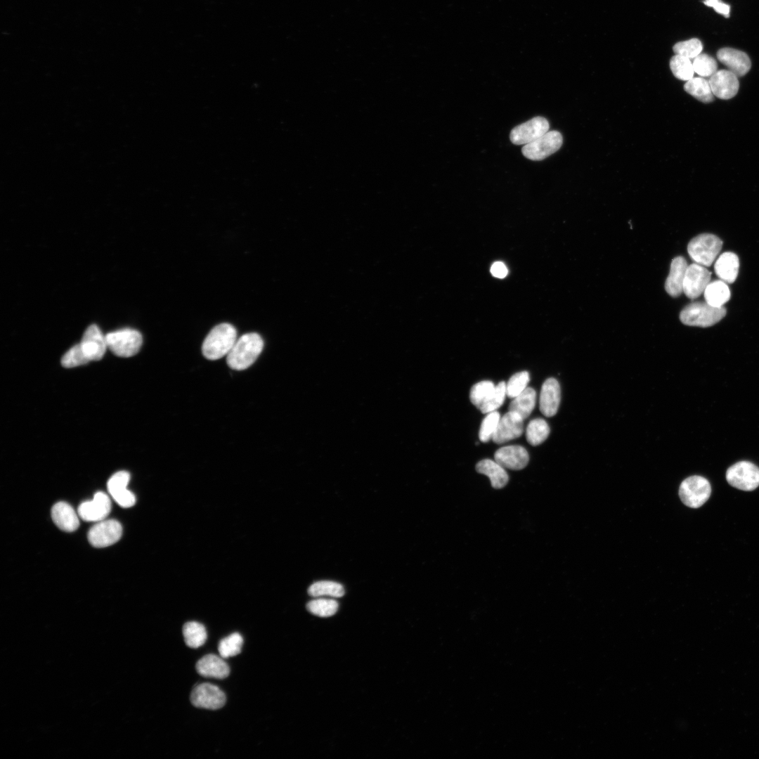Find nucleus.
Here are the masks:
<instances>
[{
  "instance_id": "obj_1",
  "label": "nucleus",
  "mask_w": 759,
  "mask_h": 759,
  "mask_svg": "<svg viewBox=\"0 0 759 759\" xmlns=\"http://www.w3.org/2000/svg\"><path fill=\"white\" fill-rule=\"evenodd\" d=\"M264 342L255 332L246 333L238 339L227 355V363L234 370L249 368L261 353Z\"/></svg>"
},
{
  "instance_id": "obj_2",
  "label": "nucleus",
  "mask_w": 759,
  "mask_h": 759,
  "mask_svg": "<svg viewBox=\"0 0 759 759\" xmlns=\"http://www.w3.org/2000/svg\"><path fill=\"white\" fill-rule=\"evenodd\" d=\"M235 328L229 323L215 326L205 337L202 353L209 360H217L228 355L237 340Z\"/></svg>"
},
{
  "instance_id": "obj_3",
  "label": "nucleus",
  "mask_w": 759,
  "mask_h": 759,
  "mask_svg": "<svg viewBox=\"0 0 759 759\" xmlns=\"http://www.w3.org/2000/svg\"><path fill=\"white\" fill-rule=\"evenodd\" d=\"M725 314L724 306H713L706 301H696L683 308L680 313V319L687 325L707 327L718 323Z\"/></svg>"
},
{
  "instance_id": "obj_4",
  "label": "nucleus",
  "mask_w": 759,
  "mask_h": 759,
  "mask_svg": "<svg viewBox=\"0 0 759 759\" xmlns=\"http://www.w3.org/2000/svg\"><path fill=\"white\" fill-rule=\"evenodd\" d=\"M722 246V240L711 233L700 234L690 240L687 252L692 260L699 265L710 266Z\"/></svg>"
},
{
  "instance_id": "obj_5",
  "label": "nucleus",
  "mask_w": 759,
  "mask_h": 759,
  "mask_svg": "<svg viewBox=\"0 0 759 759\" xmlns=\"http://www.w3.org/2000/svg\"><path fill=\"white\" fill-rule=\"evenodd\" d=\"M105 338L108 348L116 356L124 358L136 355L143 343L141 334L131 328L110 332Z\"/></svg>"
},
{
  "instance_id": "obj_6",
  "label": "nucleus",
  "mask_w": 759,
  "mask_h": 759,
  "mask_svg": "<svg viewBox=\"0 0 759 759\" xmlns=\"http://www.w3.org/2000/svg\"><path fill=\"white\" fill-rule=\"evenodd\" d=\"M711 487L708 481L701 476H692L685 479L679 488L682 502L692 508L702 506L709 498Z\"/></svg>"
},
{
  "instance_id": "obj_7",
  "label": "nucleus",
  "mask_w": 759,
  "mask_h": 759,
  "mask_svg": "<svg viewBox=\"0 0 759 759\" xmlns=\"http://www.w3.org/2000/svg\"><path fill=\"white\" fill-rule=\"evenodd\" d=\"M726 479L734 488L753 491L759 486V468L748 461L738 462L727 469Z\"/></svg>"
},
{
  "instance_id": "obj_8",
  "label": "nucleus",
  "mask_w": 759,
  "mask_h": 759,
  "mask_svg": "<svg viewBox=\"0 0 759 759\" xmlns=\"http://www.w3.org/2000/svg\"><path fill=\"white\" fill-rule=\"evenodd\" d=\"M563 143L562 135L558 131H550L538 139L523 146V155L531 160H543L557 152Z\"/></svg>"
},
{
  "instance_id": "obj_9",
  "label": "nucleus",
  "mask_w": 759,
  "mask_h": 759,
  "mask_svg": "<svg viewBox=\"0 0 759 759\" xmlns=\"http://www.w3.org/2000/svg\"><path fill=\"white\" fill-rule=\"evenodd\" d=\"M122 534V526L115 519L96 522L88 532V540L96 547H105L117 543Z\"/></svg>"
},
{
  "instance_id": "obj_10",
  "label": "nucleus",
  "mask_w": 759,
  "mask_h": 759,
  "mask_svg": "<svg viewBox=\"0 0 759 759\" xmlns=\"http://www.w3.org/2000/svg\"><path fill=\"white\" fill-rule=\"evenodd\" d=\"M226 695L217 686L208 682L195 686L190 694L192 704L197 708L216 710L226 703Z\"/></svg>"
},
{
  "instance_id": "obj_11",
  "label": "nucleus",
  "mask_w": 759,
  "mask_h": 759,
  "mask_svg": "<svg viewBox=\"0 0 759 759\" xmlns=\"http://www.w3.org/2000/svg\"><path fill=\"white\" fill-rule=\"evenodd\" d=\"M549 128V122L545 117H536L513 128L510 138L515 145H526L544 135Z\"/></svg>"
},
{
  "instance_id": "obj_12",
  "label": "nucleus",
  "mask_w": 759,
  "mask_h": 759,
  "mask_svg": "<svg viewBox=\"0 0 759 759\" xmlns=\"http://www.w3.org/2000/svg\"><path fill=\"white\" fill-rule=\"evenodd\" d=\"M711 273L703 266L692 264L687 266L683 283V292L689 299L699 297L710 283Z\"/></svg>"
},
{
  "instance_id": "obj_13",
  "label": "nucleus",
  "mask_w": 759,
  "mask_h": 759,
  "mask_svg": "<svg viewBox=\"0 0 759 759\" xmlns=\"http://www.w3.org/2000/svg\"><path fill=\"white\" fill-rule=\"evenodd\" d=\"M111 511L109 496L101 491L95 493L93 500L81 503L77 513L86 521L98 522L105 519Z\"/></svg>"
},
{
  "instance_id": "obj_14",
  "label": "nucleus",
  "mask_w": 759,
  "mask_h": 759,
  "mask_svg": "<svg viewBox=\"0 0 759 759\" xmlns=\"http://www.w3.org/2000/svg\"><path fill=\"white\" fill-rule=\"evenodd\" d=\"M524 432V419L517 413L509 410L500 417L492 441L502 444L519 438Z\"/></svg>"
},
{
  "instance_id": "obj_15",
  "label": "nucleus",
  "mask_w": 759,
  "mask_h": 759,
  "mask_svg": "<svg viewBox=\"0 0 759 759\" xmlns=\"http://www.w3.org/2000/svg\"><path fill=\"white\" fill-rule=\"evenodd\" d=\"M708 82L713 95L723 100L733 98L739 88L737 75L729 70H717L710 77Z\"/></svg>"
},
{
  "instance_id": "obj_16",
  "label": "nucleus",
  "mask_w": 759,
  "mask_h": 759,
  "mask_svg": "<svg viewBox=\"0 0 759 759\" xmlns=\"http://www.w3.org/2000/svg\"><path fill=\"white\" fill-rule=\"evenodd\" d=\"M79 345L89 361L101 359L108 348L105 336L96 325L87 327Z\"/></svg>"
},
{
  "instance_id": "obj_17",
  "label": "nucleus",
  "mask_w": 759,
  "mask_h": 759,
  "mask_svg": "<svg viewBox=\"0 0 759 759\" xmlns=\"http://www.w3.org/2000/svg\"><path fill=\"white\" fill-rule=\"evenodd\" d=\"M130 474L126 471L114 474L108 481V490L115 502L121 507L127 508L136 503L135 495L126 488Z\"/></svg>"
},
{
  "instance_id": "obj_18",
  "label": "nucleus",
  "mask_w": 759,
  "mask_h": 759,
  "mask_svg": "<svg viewBox=\"0 0 759 759\" xmlns=\"http://www.w3.org/2000/svg\"><path fill=\"white\" fill-rule=\"evenodd\" d=\"M495 460L505 469L520 470L528 463L529 455L521 446H507L498 449L494 454Z\"/></svg>"
},
{
  "instance_id": "obj_19",
  "label": "nucleus",
  "mask_w": 759,
  "mask_h": 759,
  "mask_svg": "<svg viewBox=\"0 0 759 759\" xmlns=\"http://www.w3.org/2000/svg\"><path fill=\"white\" fill-rule=\"evenodd\" d=\"M561 401V389L558 381L550 377L543 384L539 398V408L546 417L554 416L558 410Z\"/></svg>"
},
{
  "instance_id": "obj_20",
  "label": "nucleus",
  "mask_w": 759,
  "mask_h": 759,
  "mask_svg": "<svg viewBox=\"0 0 759 759\" xmlns=\"http://www.w3.org/2000/svg\"><path fill=\"white\" fill-rule=\"evenodd\" d=\"M717 58L728 70L737 77H742L750 70L751 61L744 51L732 48H722L718 51Z\"/></svg>"
},
{
  "instance_id": "obj_21",
  "label": "nucleus",
  "mask_w": 759,
  "mask_h": 759,
  "mask_svg": "<svg viewBox=\"0 0 759 759\" xmlns=\"http://www.w3.org/2000/svg\"><path fill=\"white\" fill-rule=\"evenodd\" d=\"M196 670L205 677L224 679L230 673V668L221 656L209 654L202 656L196 663Z\"/></svg>"
},
{
  "instance_id": "obj_22",
  "label": "nucleus",
  "mask_w": 759,
  "mask_h": 759,
  "mask_svg": "<svg viewBox=\"0 0 759 759\" xmlns=\"http://www.w3.org/2000/svg\"><path fill=\"white\" fill-rule=\"evenodd\" d=\"M51 517L55 524L66 532H72L79 526L78 513L65 502H58L53 506Z\"/></svg>"
},
{
  "instance_id": "obj_23",
  "label": "nucleus",
  "mask_w": 759,
  "mask_h": 759,
  "mask_svg": "<svg viewBox=\"0 0 759 759\" xmlns=\"http://www.w3.org/2000/svg\"><path fill=\"white\" fill-rule=\"evenodd\" d=\"M688 264L683 257H675L665 283V290L671 297H678L683 292V283Z\"/></svg>"
},
{
  "instance_id": "obj_24",
  "label": "nucleus",
  "mask_w": 759,
  "mask_h": 759,
  "mask_svg": "<svg viewBox=\"0 0 759 759\" xmlns=\"http://www.w3.org/2000/svg\"><path fill=\"white\" fill-rule=\"evenodd\" d=\"M739 268V258L736 254L731 252L722 254L714 265L715 273L721 280L726 283H732L735 281Z\"/></svg>"
},
{
  "instance_id": "obj_25",
  "label": "nucleus",
  "mask_w": 759,
  "mask_h": 759,
  "mask_svg": "<svg viewBox=\"0 0 759 759\" xmlns=\"http://www.w3.org/2000/svg\"><path fill=\"white\" fill-rule=\"evenodd\" d=\"M476 471L487 476L491 481L493 488L499 489L505 487L508 481L509 476L502 466L495 460L484 459L476 465Z\"/></svg>"
},
{
  "instance_id": "obj_26",
  "label": "nucleus",
  "mask_w": 759,
  "mask_h": 759,
  "mask_svg": "<svg viewBox=\"0 0 759 759\" xmlns=\"http://www.w3.org/2000/svg\"><path fill=\"white\" fill-rule=\"evenodd\" d=\"M536 401V392L532 387H527L513 398L509 405V410L517 413L524 420L533 410Z\"/></svg>"
},
{
  "instance_id": "obj_27",
  "label": "nucleus",
  "mask_w": 759,
  "mask_h": 759,
  "mask_svg": "<svg viewBox=\"0 0 759 759\" xmlns=\"http://www.w3.org/2000/svg\"><path fill=\"white\" fill-rule=\"evenodd\" d=\"M705 301L710 305L715 307H721L729 301L730 290L727 284L721 280L710 282L704 292Z\"/></svg>"
},
{
  "instance_id": "obj_28",
  "label": "nucleus",
  "mask_w": 759,
  "mask_h": 759,
  "mask_svg": "<svg viewBox=\"0 0 759 759\" xmlns=\"http://www.w3.org/2000/svg\"><path fill=\"white\" fill-rule=\"evenodd\" d=\"M685 91L693 97L704 103H711L714 95L708 81L703 77H692L684 85Z\"/></svg>"
},
{
  "instance_id": "obj_29",
  "label": "nucleus",
  "mask_w": 759,
  "mask_h": 759,
  "mask_svg": "<svg viewBox=\"0 0 759 759\" xmlns=\"http://www.w3.org/2000/svg\"><path fill=\"white\" fill-rule=\"evenodd\" d=\"M182 631L185 643L190 648H198L202 646L207 638L205 627L196 621L186 623Z\"/></svg>"
},
{
  "instance_id": "obj_30",
  "label": "nucleus",
  "mask_w": 759,
  "mask_h": 759,
  "mask_svg": "<svg viewBox=\"0 0 759 759\" xmlns=\"http://www.w3.org/2000/svg\"><path fill=\"white\" fill-rule=\"evenodd\" d=\"M550 432L547 422L542 418H536L531 420L526 427V440L531 446H538L547 439Z\"/></svg>"
},
{
  "instance_id": "obj_31",
  "label": "nucleus",
  "mask_w": 759,
  "mask_h": 759,
  "mask_svg": "<svg viewBox=\"0 0 759 759\" xmlns=\"http://www.w3.org/2000/svg\"><path fill=\"white\" fill-rule=\"evenodd\" d=\"M308 593L312 597L327 595L332 597H341L344 595V589L339 583L320 580L313 583L309 588Z\"/></svg>"
},
{
  "instance_id": "obj_32",
  "label": "nucleus",
  "mask_w": 759,
  "mask_h": 759,
  "mask_svg": "<svg viewBox=\"0 0 759 759\" xmlns=\"http://www.w3.org/2000/svg\"><path fill=\"white\" fill-rule=\"evenodd\" d=\"M670 68L673 75L681 80L688 81L694 76V68L690 59L675 54L670 60Z\"/></svg>"
},
{
  "instance_id": "obj_33",
  "label": "nucleus",
  "mask_w": 759,
  "mask_h": 759,
  "mask_svg": "<svg viewBox=\"0 0 759 759\" xmlns=\"http://www.w3.org/2000/svg\"><path fill=\"white\" fill-rule=\"evenodd\" d=\"M506 396V383L502 381L495 385L490 396L478 409L484 414L495 411L503 404Z\"/></svg>"
},
{
  "instance_id": "obj_34",
  "label": "nucleus",
  "mask_w": 759,
  "mask_h": 759,
  "mask_svg": "<svg viewBox=\"0 0 759 759\" xmlns=\"http://www.w3.org/2000/svg\"><path fill=\"white\" fill-rule=\"evenodd\" d=\"M243 638L238 632H233L223 638L219 643L218 651L223 659L235 656L241 652Z\"/></svg>"
},
{
  "instance_id": "obj_35",
  "label": "nucleus",
  "mask_w": 759,
  "mask_h": 759,
  "mask_svg": "<svg viewBox=\"0 0 759 759\" xmlns=\"http://www.w3.org/2000/svg\"><path fill=\"white\" fill-rule=\"evenodd\" d=\"M306 607L311 614L316 616L329 617L337 612L338 603L333 599L318 598L310 601Z\"/></svg>"
},
{
  "instance_id": "obj_36",
  "label": "nucleus",
  "mask_w": 759,
  "mask_h": 759,
  "mask_svg": "<svg viewBox=\"0 0 759 759\" xmlns=\"http://www.w3.org/2000/svg\"><path fill=\"white\" fill-rule=\"evenodd\" d=\"M529 381V373L527 371L514 374L506 383L507 396L512 399L518 396L528 387Z\"/></svg>"
},
{
  "instance_id": "obj_37",
  "label": "nucleus",
  "mask_w": 759,
  "mask_h": 759,
  "mask_svg": "<svg viewBox=\"0 0 759 759\" xmlns=\"http://www.w3.org/2000/svg\"><path fill=\"white\" fill-rule=\"evenodd\" d=\"M692 65L694 72L702 77H710L718 70L716 60L706 53H700L694 58Z\"/></svg>"
},
{
  "instance_id": "obj_38",
  "label": "nucleus",
  "mask_w": 759,
  "mask_h": 759,
  "mask_svg": "<svg viewBox=\"0 0 759 759\" xmlns=\"http://www.w3.org/2000/svg\"><path fill=\"white\" fill-rule=\"evenodd\" d=\"M500 417V413L496 410L487 413L482 420L479 432V438L481 441L486 443L492 440Z\"/></svg>"
},
{
  "instance_id": "obj_39",
  "label": "nucleus",
  "mask_w": 759,
  "mask_h": 759,
  "mask_svg": "<svg viewBox=\"0 0 759 759\" xmlns=\"http://www.w3.org/2000/svg\"><path fill=\"white\" fill-rule=\"evenodd\" d=\"M495 387L494 383L489 380H484L476 383L470 390V401L478 408L488 398Z\"/></svg>"
},
{
  "instance_id": "obj_40",
  "label": "nucleus",
  "mask_w": 759,
  "mask_h": 759,
  "mask_svg": "<svg viewBox=\"0 0 759 759\" xmlns=\"http://www.w3.org/2000/svg\"><path fill=\"white\" fill-rule=\"evenodd\" d=\"M673 49L675 54L691 59L701 53L703 44L699 39L693 38L676 43Z\"/></svg>"
},
{
  "instance_id": "obj_41",
  "label": "nucleus",
  "mask_w": 759,
  "mask_h": 759,
  "mask_svg": "<svg viewBox=\"0 0 759 759\" xmlns=\"http://www.w3.org/2000/svg\"><path fill=\"white\" fill-rule=\"evenodd\" d=\"M89 361L79 344L71 347L61 358L62 365L67 368L84 365Z\"/></svg>"
},
{
  "instance_id": "obj_42",
  "label": "nucleus",
  "mask_w": 759,
  "mask_h": 759,
  "mask_svg": "<svg viewBox=\"0 0 759 759\" xmlns=\"http://www.w3.org/2000/svg\"><path fill=\"white\" fill-rule=\"evenodd\" d=\"M703 3L707 6L713 8L718 13L726 18L729 16L730 6L721 0H705Z\"/></svg>"
},
{
  "instance_id": "obj_43",
  "label": "nucleus",
  "mask_w": 759,
  "mask_h": 759,
  "mask_svg": "<svg viewBox=\"0 0 759 759\" xmlns=\"http://www.w3.org/2000/svg\"><path fill=\"white\" fill-rule=\"evenodd\" d=\"M491 272L493 276L503 278L507 274V269L503 263L498 261L492 265Z\"/></svg>"
}]
</instances>
